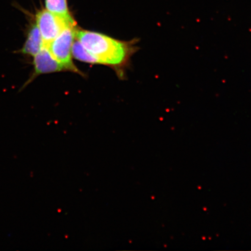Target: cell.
<instances>
[{
	"label": "cell",
	"instance_id": "2",
	"mask_svg": "<svg viewBox=\"0 0 251 251\" xmlns=\"http://www.w3.org/2000/svg\"><path fill=\"white\" fill-rule=\"evenodd\" d=\"M76 30L75 25L65 28L47 47L56 60L65 66L68 71L80 74L72 59V46L76 37Z\"/></svg>",
	"mask_w": 251,
	"mask_h": 251
},
{
	"label": "cell",
	"instance_id": "5",
	"mask_svg": "<svg viewBox=\"0 0 251 251\" xmlns=\"http://www.w3.org/2000/svg\"><path fill=\"white\" fill-rule=\"evenodd\" d=\"M45 47V43L38 27L36 23L31 25L20 52L25 55L34 56L38 54Z\"/></svg>",
	"mask_w": 251,
	"mask_h": 251
},
{
	"label": "cell",
	"instance_id": "7",
	"mask_svg": "<svg viewBox=\"0 0 251 251\" xmlns=\"http://www.w3.org/2000/svg\"><path fill=\"white\" fill-rule=\"evenodd\" d=\"M47 10L66 18L72 17L68 6L67 0H45Z\"/></svg>",
	"mask_w": 251,
	"mask_h": 251
},
{
	"label": "cell",
	"instance_id": "4",
	"mask_svg": "<svg viewBox=\"0 0 251 251\" xmlns=\"http://www.w3.org/2000/svg\"><path fill=\"white\" fill-rule=\"evenodd\" d=\"M33 76L54 73V72L68 71L65 66L61 64L53 56L47 47L34 56Z\"/></svg>",
	"mask_w": 251,
	"mask_h": 251
},
{
	"label": "cell",
	"instance_id": "1",
	"mask_svg": "<svg viewBox=\"0 0 251 251\" xmlns=\"http://www.w3.org/2000/svg\"><path fill=\"white\" fill-rule=\"evenodd\" d=\"M76 38L98 59L100 64L114 67L125 65L134 51L132 43L95 31L77 29Z\"/></svg>",
	"mask_w": 251,
	"mask_h": 251
},
{
	"label": "cell",
	"instance_id": "6",
	"mask_svg": "<svg viewBox=\"0 0 251 251\" xmlns=\"http://www.w3.org/2000/svg\"><path fill=\"white\" fill-rule=\"evenodd\" d=\"M72 55L75 59L90 64H99L98 59L88 51L78 40L74 41L72 49Z\"/></svg>",
	"mask_w": 251,
	"mask_h": 251
},
{
	"label": "cell",
	"instance_id": "3",
	"mask_svg": "<svg viewBox=\"0 0 251 251\" xmlns=\"http://www.w3.org/2000/svg\"><path fill=\"white\" fill-rule=\"evenodd\" d=\"M36 24L42 34L46 47L48 46L65 28L76 25L73 18L61 17L46 9L37 12Z\"/></svg>",
	"mask_w": 251,
	"mask_h": 251
}]
</instances>
